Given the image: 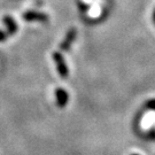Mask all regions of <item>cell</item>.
<instances>
[{"label":"cell","mask_w":155,"mask_h":155,"mask_svg":"<svg viewBox=\"0 0 155 155\" xmlns=\"http://www.w3.org/2000/svg\"><path fill=\"white\" fill-rule=\"evenodd\" d=\"M24 20L27 21H33V20H38V21H46L47 16L44 14H38V13H35V12H28L24 14Z\"/></svg>","instance_id":"277c9868"},{"label":"cell","mask_w":155,"mask_h":155,"mask_svg":"<svg viewBox=\"0 0 155 155\" xmlns=\"http://www.w3.org/2000/svg\"><path fill=\"white\" fill-rule=\"evenodd\" d=\"M4 22L7 25V29H8V35H13L17 31V25L16 23L14 22V20L12 18L11 16H5L4 17Z\"/></svg>","instance_id":"5b68a950"},{"label":"cell","mask_w":155,"mask_h":155,"mask_svg":"<svg viewBox=\"0 0 155 155\" xmlns=\"http://www.w3.org/2000/svg\"><path fill=\"white\" fill-rule=\"evenodd\" d=\"M53 58H54V60L56 62V66H58V70H59L60 76L63 78L67 77L68 76V68H67L66 62L63 60L62 55L59 52H55V53H53Z\"/></svg>","instance_id":"6da1fadb"},{"label":"cell","mask_w":155,"mask_h":155,"mask_svg":"<svg viewBox=\"0 0 155 155\" xmlns=\"http://www.w3.org/2000/svg\"><path fill=\"white\" fill-rule=\"evenodd\" d=\"M7 33L5 32H2V31H0V41H2V40H5L6 38H7Z\"/></svg>","instance_id":"52a82bcc"},{"label":"cell","mask_w":155,"mask_h":155,"mask_svg":"<svg viewBox=\"0 0 155 155\" xmlns=\"http://www.w3.org/2000/svg\"><path fill=\"white\" fill-rule=\"evenodd\" d=\"M55 95L58 98V106L63 107L68 102V93L63 89H58L55 91Z\"/></svg>","instance_id":"7a4b0ae2"},{"label":"cell","mask_w":155,"mask_h":155,"mask_svg":"<svg viewBox=\"0 0 155 155\" xmlns=\"http://www.w3.org/2000/svg\"><path fill=\"white\" fill-rule=\"evenodd\" d=\"M154 21H155V13H154Z\"/></svg>","instance_id":"ba28073f"},{"label":"cell","mask_w":155,"mask_h":155,"mask_svg":"<svg viewBox=\"0 0 155 155\" xmlns=\"http://www.w3.org/2000/svg\"><path fill=\"white\" fill-rule=\"evenodd\" d=\"M146 107H147V108H150V109H153V110H155V99L148 101V102L146 104Z\"/></svg>","instance_id":"8992f818"},{"label":"cell","mask_w":155,"mask_h":155,"mask_svg":"<svg viewBox=\"0 0 155 155\" xmlns=\"http://www.w3.org/2000/svg\"><path fill=\"white\" fill-rule=\"evenodd\" d=\"M76 38V30H70L69 32H68V35H67L66 39L63 40V43H62L61 45V50H69V47H70V44H71V41L74 40V39Z\"/></svg>","instance_id":"3957f363"}]
</instances>
